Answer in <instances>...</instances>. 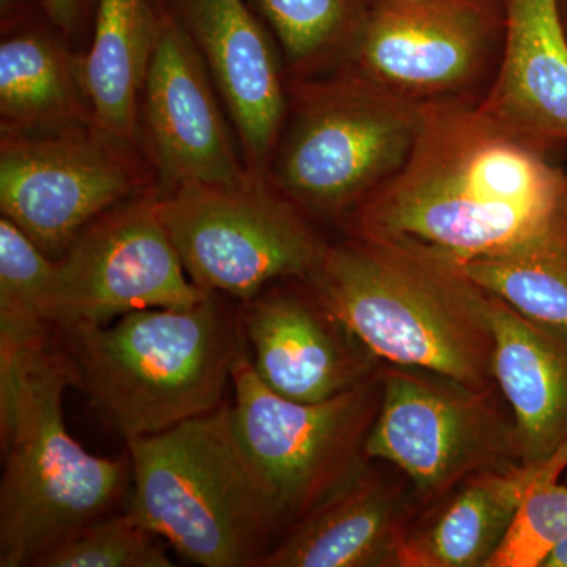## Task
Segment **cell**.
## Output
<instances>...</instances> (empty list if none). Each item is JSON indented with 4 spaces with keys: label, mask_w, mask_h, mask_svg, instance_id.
Masks as SVG:
<instances>
[{
    "label": "cell",
    "mask_w": 567,
    "mask_h": 567,
    "mask_svg": "<svg viewBox=\"0 0 567 567\" xmlns=\"http://www.w3.org/2000/svg\"><path fill=\"white\" fill-rule=\"evenodd\" d=\"M55 260L9 218L0 219V311L47 319ZM48 320V319H47ZM50 322V320H48Z\"/></svg>",
    "instance_id": "26"
},
{
    "label": "cell",
    "mask_w": 567,
    "mask_h": 567,
    "mask_svg": "<svg viewBox=\"0 0 567 567\" xmlns=\"http://www.w3.org/2000/svg\"><path fill=\"white\" fill-rule=\"evenodd\" d=\"M559 14H561L563 25L567 33V0H558Z\"/></svg>",
    "instance_id": "30"
},
{
    "label": "cell",
    "mask_w": 567,
    "mask_h": 567,
    "mask_svg": "<svg viewBox=\"0 0 567 567\" xmlns=\"http://www.w3.org/2000/svg\"><path fill=\"white\" fill-rule=\"evenodd\" d=\"M189 37L234 123L246 166L264 175L289 104L281 52L246 0H159Z\"/></svg>",
    "instance_id": "15"
},
{
    "label": "cell",
    "mask_w": 567,
    "mask_h": 567,
    "mask_svg": "<svg viewBox=\"0 0 567 567\" xmlns=\"http://www.w3.org/2000/svg\"><path fill=\"white\" fill-rule=\"evenodd\" d=\"M565 483L567 484V470H566V473H565Z\"/></svg>",
    "instance_id": "31"
},
{
    "label": "cell",
    "mask_w": 567,
    "mask_h": 567,
    "mask_svg": "<svg viewBox=\"0 0 567 567\" xmlns=\"http://www.w3.org/2000/svg\"><path fill=\"white\" fill-rule=\"evenodd\" d=\"M505 29L503 0H364L327 73L420 106L481 104L502 61Z\"/></svg>",
    "instance_id": "7"
},
{
    "label": "cell",
    "mask_w": 567,
    "mask_h": 567,
    "mask_svg": "<svg viewBox=\"0 0 567 567\" xmlns=\"http://www.w3.org/2000/svg\"><path fill=\"white\" fill-rule=\"evenodd\" d=\"M305 282L377 361L494 388L492 295L457 264L346 235L328 244Z\"/></svg>",
    "instance_id": "2"
},
{
    "label": "cell",
    "mask_w": 567,
    "mask_h": 567,
    "mask_svg": "<svg viewBox=\"0 0 567 567\" xmlns=\"http://www.w3.org/2000/svg\"><path fill=\"white\" fill-rule=\"evenodd\" d=\"M158 7V35L140 102L141 144L158 193L183 185H241L254 174L238 153L199 52Z\"/></svg>",
    "instance_id": "13"
},
{
    "label": "cell",
    "mask_w": 567,
    "mask_h": 567,
    "mask_svg": "<svg viewBox=\"0 0 567 567\" xmlns=\"http://www.w3.org/2000/svg\"><path fill=\"white\" fill-rule=\"evenodd\" d=\"M550 156L477 103L431 104L401 169L341 227L457 265L506 251L559 212L567 174Z\"/></svg>",
    "instance_id": "1"
},
{
    "label": "cell",
    "mask_w": 567,
    "mask_h": 567,
    "mask_svg": "<svg viewBox=\"0 0 567 567\" xmlns=\"http://www.w3.org/2000/svg\"><path fill=\"white\" fill-rule=\"evenodd\" d=\"M233 383L238 434L275 488L287 529L368 465L365 442L382 399L380 371L334 398L298 402L265 385L244 349Z\"/></svg>",
    "instance_id": "11"
},
{
    "label": "cell",
    "mask_w": 567,
    "mask_h": 567,
    "mask_svg": "<svg viewBox=\"0 0 567 567\" xmlns=\"http://www.w3.org/2000/svg\"><path fill=\"white\" fill-rule=\"evenodd\" d=\"M548 461L468 477L427 524L409 529L401 567H486Z\"/></svg>",
    "instance_id": "20"
},
{
    "label": "cell",
    "mask_w": 567,
    "mask_h": 567,
    "mask_svg": "<svg viewBox=\"0 0 567 567\" xmlns=\"http://www.w3.org/2000/svg\"><path fill=\"white\" fill-rule=\"evenodd\" d=\"M505 43L480 107L554 153L567 147V33L558 0H503Z\"/></svg>",
    "instance_id": "17"
},
{
    "label": "cell",
    "mask_w": 567,
    "mask_h": 567,
    "mask_svg": "<svg viewBox=\"0 0 567 567\" xmlns=\"http://www.w3.org/2000/svg\"><path fill=\"white\" fill-rule=\"evenodd\" d=\"M128 511L194 565L260 567L287 532L281 503L246 450L234 406L126 442Z\"/></svg>",
    "instance_id": "4"
},
{
    "label": "cell",
    "mask_w": 567,
    "mask_h": 567,
    "mask_svg": "<svg viewBox=\"0 0 567 567\" xmlns=\"http://www.w3.org/2000/svg\"><path fill=\"white\" fill-rule=\"evenodd\" d=\"M567 443L522 499L486 567H543L567 537Z\"/></svg>",
    "instance_id": "24"
},
{
    "label": "cell",
    "mask_w": 567,
    "mask_h": 567,
    "mask_svg": "<svg viewBox=\"0 0 567 567\" xmlns=\"http://www.w3.org/2000/svg\"><path fill=\"white\" fill-rule=\"evenodd\" d=\"M380 379L365 456L404 473L417 505L439 502L477 473L522 464L516 424L499 410L494 388L386 363Z\"/></svg>",
    "instance_id": "9"
},
{
    "label": "cell",
    "mask_w": 567,
    "mask_h": 567,
    "mask_svg": "<svg viewBox=\"0 0 567 567\" xmlns=\"http://www.w3.org/2000/svg\"><path fill=\"white\" fill-rule=\"evenodd\" d=\"M158 208L189 279L240 303L284 279L306 281L328 246L259 174L241 185L177 186L158 193Z\"/></svg>",
    "instance_id": "8"
},
{
    "label": "cell",
    "mask_w": 567,
    "mask_h": 567,
    "mask_svg": "<svg viewBox=\"0 0 567 567\" xmlns=\"http://www.w3.org/2000/svg\"><path fill=\"white\" fill-rule=\"evenodd\" d=\"M44 11L54 28L70 40L84 29L89 0H43Z\"/></svg>",
    "instance_id": "27"
},
{
    "label": "cell",
    "mask_w": 567,
    "mask_h": 567,
    "mask_svg": "<svg viewBox=\"0 0 567 567\" xmlns=\"http://www.w3.org/2000/svg\"><path fill=\"white\" fill-rule=\"evenodd\" d=\"M543 567H567V537L555 548L554 554L546 559Z\"/></svg>",
    "instance_id": "28"
},
{
    "label": "cell",
    "mask_w": 567,
    "mask_h": 567,
    "mask_svg": "<svg viewBox=\"0 0 567 567\" xmlns=\"http://www.w3.org/2000/svg\"><path fill=\"white\" fill-rule=\"evenodd\" d=\"M155 189V171L140 142L95 122L0 132L2 216L51 259H61L104 212Z\"/></svg>",
    "instance_id": "10"
},
{
    "label": "cell",
    "mask_w": 567,
    "mask_h": 567,
    "mask_svg": "<svg viewBox=\"0 0 567 567\" xmlns=\"http://www.w3.org/2000/svg\"><path fill=\"white\" fill-rule=\"evenodd\" d=\"M207 297L186 275L155 189L81 230L55 260L44 316L52 324H107L142 309L192 308Z\"/></svg>",
    "instance_id": "12"
},
{
    "label": "cell",
    "mask_w": 567,
    "mask_h": 567,
    "mask_svg": "<svg viewBox=\"0 0 567 567\" xmlns=\"http://www.w3.org/2000/svg\"><path fill=\"white\" fill-rule=\"evenodd\" d=\"M412 487L365 465L287 529L260 567H401L416 509Z\"/></svg>",
    "instance_id": "16"
},
{
    "label": "cell",
    "mask_w": 567,
    "mask_h": 567,
    "mask_svg": "<svg viewBox=\"0 0 567 567\" xmlns=\"http://www.w3.org/2000/svg\"><path fill=\"white\" fill-rule=\"evenodd\" d=\"M492 328V372L516 424L520 462L543 464L567 443V334L518 315L495 295Z\"/></svg>",
    "instance_id": "18"
},
{
    "label": "cell",
    "mask_w": 567,
    "mask_h": 567,
    "mask_svg": "<svg viewBox=\"0 0 567 567\" xmlns=\"http://www.w3.org/2000/svg\"><path fill=\"white\" fill-rule=\"evenodd\" d=\"M238 322L256 374L292 401L334 398L380 371V361L300 279L271 284L241 303Z\"/></svg>",
    "instance_id": "14"
},
{
    "label": "cell",
    "mask_w": 567,
    "mask_h": 567,
    "mask_svg": "<svg viewBox=\"0 0 567 567\" xmlns=\"http://www.w3.org/2000/svg\"><path fill=\"white\" fill-rule=\"evenodd\" d=\"M6 21V20H3ZM0 132L32 133L93 121L80 55L58 33L14 18L2 22Z\"/></svg>",
    "instance_id": "19"
},
{
    "label": "cell",
    "mask_w": 567,
    "mask_h": 567,
    "mask_svg": "<svg viewBox=\"0 0 567 567\" xmlns=\"http://www.w3.org/2000/svg\"><path fill=\"white\" fill-rule=\"evenodd\" d=\"M287 91L264 177L311 221L341 226L406 162L425 106L338 73L287 81Z\"/></svg>",
    "instance_id": "6"
},
{
    "label": "cell",
    "mask_w": 567,
    "mask_h": 567,
    "mask_svg": "<svg viewBox=\"0 0 567 567\" xmlns=\"http://www.w3.org/2000/svg\"><path fill=\"white\" fill-rule=\"evenodd\" d=\"M559 212L567 219V175L565 182V188H563L561 200H559Z\"/></svg>",
    "instance_id": "29"
},
{
    "label": "cell",
    "mask_w": 567,
    "mask_h": 567,
    "mask_svg": "<svg viewBox=\"0 0 567 567\" xmlns=\"http://www.w3.org/2000/svg\"><path fill=\"white\" fill-rule=\"evenodd\" d=\"M73 371L58 338L0 388V566L35 567L82 528L123 513L132 462L87 453L66 431L63 393Z\"/></svg>",
    "instance_id": "5"
},
{
    "label": "cell",
    "mask_w": 567,
    "mask_h": 567,
    "mask_svg": "<svg viewBox=\"0 0 567 567\" xmlns=\"http://www.w3.org/2000/svg\"><path fill=\"white\" fill-rule=\"evenodd\" d=\"M458 267L518 315L567 334V219L561 212L513 248Z\"/></svg>",
    "instance_id": "22"
},
{
    "label": "cell",
    "mask_w": 567,
    "mask_h": 567,
    "mask_svg": "<svg viewBox=\"0 0 567 567\" xmlns=\"http://www.w3.org/2000/svg\"><path fill=\"white\" fill-rule=\"evenodd\" d=\"M158 22V7L148 0H96L93 40L80 55L93 121L140 144L141 93Z\"/></svg>",
    "instance_id": "21"
},
{
    "label": "cell",
    "mask_w": 567,
    "mask_h": 567,
    "mask_svg": "<svg viewBox=\"0 0 567 567\" xmlns=\"http://www.w3.org/2000/svg\"><path fill=\"white\" fill-rule=\"evenodd\" d=\"M74 388L125 442L223 405L245 349L221 295L192 308L142 309L107 324H54Z\"/></svg>",
    "instance_id": "3"
},
{
    "label": "cell",
    "mask_w": 567,
    "mask_h": 567,
    "mask_svg": "<svg viewBox=\"0 0 567 567\" xmlns=\"http://www.w3.org/2000/svg\"><path fill=\"white\" fill-rule=\"evenodd\" d=\"M281 52L287 81L327 73L364 0H252Z\"/></svg>",
    "instance_id": "23"
},
{
    "label": "cell",
    "mask_w": 567,
    "mask_h": 567,
    "mask_svg": "<svg viewBox=\"0 0 567 567\" xmlns=\"http://www.w3.org/2000/svg\"><path fill=\"white\" fill-rule=\"evenodd\" d=\"M166 544L123 511L82 528L35 567H173Z\"/></svg>",
    "instance_id": "25"
}]
</instances>
